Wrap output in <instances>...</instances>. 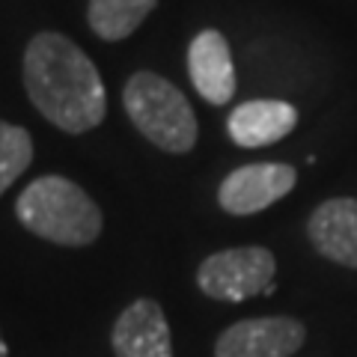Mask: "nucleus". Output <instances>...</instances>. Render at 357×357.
Masks as SVG:
<instances>
[{
    "mask_svg": "<svg viewBox=\"0 0 357 357\" xmlns=\"http://www.w3.org/2000/svg\"><path fill=\"white\" fill-rule=\"evenodd\" d=\"M277 277V259L268 248H229L211 253L197 271L199 292L211 301L241 304L253 295H271Z\"/></svg>",
    "mask_w": 357,
    "mask_h": 357,
    "instance_id": "4",
    "label": "nucleus"
},
{
    "mask_svg": "<svg viewBox=\"0 0 357 357\" xmlns=\"http://www.w3.org/2000/svg\"><path fill=\"white\" fill-rule=\"evenodd\" d=\"M188 75L194 89L208 105H229L236 96V69H232V51L220 30L197 33L188 48Z\"/></svg>",
    "mask_w": 357,
    "mask_h": 357,
    "instance_id": "8",
    "label": "nucleus"
},
{
    "mask_svg": "<svg viewBox=\"0 0 357 357\" xmlns=\"http://www.w3.org/2000/svg\"><path fill=\"white\" fill-rule=\"evenodd\" d=\"M122 105L143 137L170 155H188L197 146V116L185 93L155 72H134L122 89Z\"/></svg>",
    "mask_w": 357,
    "mask_h": 357,
    "instance_id": "3",
    "label": "nucleus"
},
{
    "mask_svg": "<svg viewBox=\"0 0 357 357\" xmlns=\"http://www.w3.org/2000/svg\"><path fill=\"white\" fill-rule=\"evenodd\" d=\"M307 328L292 316H259L229 325L215 342V357H292Z\"/></svg>",
    "mask_w": 357,
    "mask_h": 357,
    "instance_id": "5",
    "label": "nucleus"
},
{
    "mask_svg": "<svg viewBox=\"0 0 357 357\" xmlns=\"http://www.w3.org/2000/svg\"><path fill=\"white\" fill-rule=\"evenodd\" d=\"M33 161V137L27 128L0 119V197Z\"/></svg>",
    "mask_w": 357,
    "mask_h": 357,
    "instance_id": "12",
    "label": "nucleus"
},
{
    "mask_svg": "<svg viewBox=\"0 0 357 357\" xmlns=\"http://www.w3.org/2000/svg\"><path fill=\"white\" fill-rule=\"evenodd\" d=\"M158 0H89L86 24L105 42H122L137 30Z\"/></svg>",
    "mask_w": 357,
    "mask_h": 357,
    "instance_id": "11",
    "label": "nucleus"
},
{
    "mask_svg": "<svg viewBox=\"0 0 357 357\" xmlns=\"http://www.w3.org/2000/svg\"><path fill=\"white\" fill-rule=\"evenodd\" d=\"M295 126H298V110L289 102H277V98L244 102L227 119V131L232 143L244 149H262L271 146V143H280L295 131Z\"/></svg>",
    "mask_w": 357,
    "mask_h": 357,
    "instance_id": "10",
    "label": "nucleus"
},
{
    "mask_svg": "<svg viewBox=\"0 0 357 357\" xmlns=\"http://www.w3.org/2000/svg\"><path fill=\"white\" fill-rule=\"evenodd\" d=\"M0 357H9V349H6V342H3V337H0Z\"/></svg>",
    "mask_w": 357,
    "mask_h": 357,
    "instance_id": "13",
    "label": "nucleus"
},
{
    "mask_svg": "<svg viewBox=\"0 0 357 357\" xmlns=\"http://www.w3.org/2000/svg\"><path fill=\"white\" fill-rule=\"evenodd\" d=\"M307 238L319 256L357 268V199L333 197L316 206L307 220Z\"/></svg>",
    "mask_w": 357,
    "mask_h": 357,
    "instance_id": "9",
    "label": "nucleus"
},
{
    "mask_svg": "<svg viewBox=\"0 0 357 357\" xmlns=\"http://www.w3.org/2000/svg\"><path fill=\"white\" fill-rule=\"evenodd\" d=\"M24 89L33 107L66 134L93 131L107 114V93L96 63L54 30L36 33L27 42Z\"/></svg>",
    "mask_w": 357,
    "mask_h": 357,
    "instance_id": "1",
    "label": "nucleus"
},
{
    "mask_svg": "<svg viewBox=\"0 0 357 357\" xmlns=\"http://www.w3.org/2000/svg\"><path fill=\"white\" fill-rule=\"evenodd\" d=\"M15 215L33 236L63 248H86L105 227L93 197L63 176H39L30 182L15 199Z\"/></svg>",
    "mask_w": 357,
    "mask_h": 357,
    "instance_id": "2",
    "label": "nucleus"
},
{
    "mask_svg": "<svg viewBox=\"0 0 357 357\" xmlns=\"http://www.w3.org/2000/svg\"><path fill=\"white\" fill-rule=\"evenodd\" d=\"M116 357H173L170 325L158 301L137 298L119 312L110 333Z\"/></svg>",
    "mask_w": 357,
    "mask_h": 357,
    "instance_id": "7",
    "label": "nucleus"
},
{
    "mask_svg": "<svg viewBox=\"0 0 357 357\" xmlns=\"http://www.w3.org/2000/svg\"><path fill=\"white\" fill-rule=\"evenodd\" d=\"M298 182L292 164H244L232 170L218 188V203L229 215H256L283 199Z\"/></svg>",
    "mask_w": 357,
    "mask_h": 357,
    "instance_id": "6",
    "label": "nucleus"
}]
</instances>
